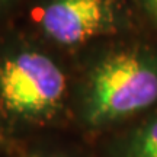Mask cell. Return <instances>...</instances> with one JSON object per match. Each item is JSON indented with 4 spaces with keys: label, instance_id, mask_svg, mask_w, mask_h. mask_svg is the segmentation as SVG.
Here are the masks:
<instances>
[{
    "label": "cell",
    "instance_id": "cell-7",
    "mask_svg": "<svg viewBox=\"0 0 157 157\" xmlns=\"http://www.w3.org/2000/svg\"><path fill=\"white\" fill-rule=\"evenodd\" d=\"M2 143H5V137H3V134L0 132V144H2Z\"/></svg>",
    "mask_w": 157,
    "mask_h": 157
},
{
    "label": "cell",
    "instance_id": "cell-2",
    "mask_svg": "<svg viewBox=\"0 0 157 157\" xmlns=\"http://www.w3.org/2000/svg\"><path fill=\"white\" fill-rule=\"evenodd\" d=\"M67 77L44 52L22 48L0 57V108L22 121H45L63 106Z\"/></svg>",
    "mask_w": 157,
    "mask_h": 157
},
{
    "label": "cell",
    "instance_id": "cell-5",
    "mask_svg": "<svg viewBox=\"0 0 157 157\" xmlns=\"http://www.w3.org/2000/svg\"><path fill=\"white\" fill-rule=\"evenodd\" d=\"M147 12L154 17V21L157 22V0H141Z\"/></svg>",
    "mask_w": 157,
    "mask_h": 157
},
{
    "label": "cell",
    "instance_id": "cell-6",
    "mask_svg": "<svg viewBox=\"0 0 157 157\" xmlns=\"http://www.w3.org/2000/svg\"><path fill=\"white\" fill-rule=\"evenodd\" d=\"M15 2H16V0H0V15L5 13V12L7 10V7H10Z\"/></svg>",
    "mask_w": 157,
    "mask_h": 157
},
{
    "label": "cell",
    "instance_id": "cell-3",
    "mask_svg": "<svg viewBox=\"0 0 157 157\" xmlns=\"http://www.w3.org/2000/svg\"><path fill=\"white\" fill-rule=\"evenodd\" d=\"M38 23L56 44L80 45L113 34L119 7L117 0H50L39 12Z\"/></svg>",
    "mask_w": 157,
    "mask_h": 157
},
{
    "label": "cell",
    "instance_id": "cell-1",
    "mask_svg": "<svg viewBox=\"0 0 157 157\" xmlns=\"http://www.w3.org/2000/svg\"><path fill=\"white\" fill-rule=\"evenodd\" d=\"M157 102V58L138 48L103 57L92 70L84 117L102 127L144 111Z\"/></svg>",
    "mask_w": 157,
    "mask_h": 157
},
{
    "label": "cell",
    "instance_id": "cell-4",
    "mask_svg": "<svg viewBox=\"0 0 157 157\" xmlns=\"http://www.w3.org/2000/svg\"><path fill=\"white\" fill-rule=\"evenodd\" d=\"M124 157H157V117L129 135Z\"/></svg>",
    "mask_w": 157,
    "mask_h": 157
}]
</instances>
